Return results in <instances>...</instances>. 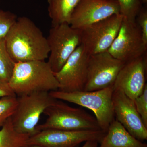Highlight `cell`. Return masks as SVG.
I'll return each instance as SVG.
<instances>
[{
    "label": "cell",
    "instance_id": "obj_22",
    "mask_svg": "<svg viewBox=\"0 0 147 147\" xmlns=\"http://www.w3.org/2000/svg\"><path fill=\"white\" fill-rule=\"evenodd\" d=\"M137 112L145 126L147 127V85L146 84L144 90L139 96L134 100Z\"/></svg>",
    "mask_w": 147,
    "mask_h": 147
},
{
    "label": "cell",
    "instance_id": "obj_18",
    "mask_svg": "<svg viewBox=\"0 0 147 147\" xmlns=\"http://www.w3.org/2000/svg\"><path fill=\"white\" fill-rule=\"evenodd\" d=\"M15 64L7 51L5 38H0V79L8 83Z\"/></svg>",
    "mask_w": 147,
    "mask_h": 147
},
{
    "label": "cell",
    "instance_id": "obj_16",
    "mask_svg": "<svg viewBox=\"0 0 147 147\" xmlns=\"http://www.w3.org/2000/svg\"><path fill=\"white\" fill-rule=\"evenodd\" d=\"M81 0H47L48 15L52 26L69 24L74 10Z\"/></svg>",
    "mask_w": 147,
    "mask_h": 147
},
{
    "label": "cell",
    "instance_id": "obj_2",
    "mask_svg": "<svg viewBox=\"0 0 147 147\" xmlns=\"http://www.w3.org/2000/svg\"><path fill=\"white\" fill-rule=\"evenodd\" d=\"M8 84L17 96L59 88L55 73L45 61L16 63Z\"/></svg>",
    "mask_w": 147,
    "mask_h": 147
},
{
    "label": "cell",
    "instance_id": "obj_13",
    "mask_svg": "<svg viewBox=\"0 0 147 147\" xmlns=\"http://www.w3.org/2000/svg\"><path fill=\"white\" fill-rule=\"evenodd\" d=\"M113 110L117 120L130 134L142 141L147 139V127L137 112L134 100L120 90H114Z\"/></svg>",
    "mask_w": 147,
    "mask_h": 147
},
{
    "label": "cell",
    "instance_id": "obj_4",
    "mask_svg": "<svg viewBox=\"0 0 147 147\" xmlns=\"http://www.w3.org/2000/svg\"><path fill=\"white\" fill-rule=\"evenodd\" d=\"M47 119L36 127L38 131L47 129L65 131L101 130L96 119L84 110L56 99L44 111Z\"/></svg>",
    "mask_w": 147,
    "mask_h": 147
},
{
    "label": "cell",
    "instance_id": "obj_3",
    "mask_svg": "<svg viewBox=\"0 0 147 147\" xmlns=\"http://www.w3.org/2000/svg\"><path fill=\"white\" fill-rule=\"evenodd\" d=\"M113 86L94 91L50 92L55 99L74 103L92 111L101 130L106 132L113 119Z\"/></svg>",
    "mask_w": 147,
    "mask_h": 147
},
{
    "label": "cell",
    "instance_id": "obj_19",
    "mask_svg": "<svg viewBox=\"0 0 147 147\" xmlns=\"http://www.w3.org/2000/svg\"><path fill=\"white\" fill-rule=\"evenodd\" d=\"M120 7V13L123 18L135 21L141 10V0H117Z\"/></svg>",
    "mask_w": 147,
    "mask_h": 147
},
{
    "label": "cell",
    "instance_id": "obj_23",
    "mask_svg": "<svg viewBox=\"0 0 147 147\" xmlns=\"http://www.w3.org/2000/svg\"><path fill=\"white\" fill-rule=\"evenodd\" d=\"M136 19L142 32L143 40L147 45V11L146 9L141 8Z\"/></svg>",
    "mask_w": 147,
    "mask_h": 147
},
{
    "label": "cell",
    "instance_id": "obj_14",
    "mask_svg": "<svg viewBox=\"0 0 147 147\" xmlns=\"http://www.w3.org/2000/svg\"><path fill=\"white\" fill-rule=\"evenodd\" d=\"M146 59L142 57L125 64L113 87L134 100L142 93L146 84Z\"/></svg>",
    "mask_w": 147,
    "mask_h": 147
},
{
    "label": "cell",
    "instance_id": "obj_8",
    "mask_svg": "<svg viewBox=\"0 0 147 147\" xmlns=\"http://www.w3.org/2000/svg\"><path fill=\"white\" fill-rule=\"evenodd\" d=\"M147 47L136 20L123 18L118 33L107 51L125 63L143 57Z\"/></svg>",
    "mask_w": 147,
    "mask_h": 147
},
{
    "label": "cell",
    "instance_id": "obj_24",
    "mask_svg": "<svg viewBox=\"0 0 147 147\" xmlns=\"http://www.w3.org/2000/svg\"><path fill=\"white\" fill-rule=\"evenodd\" d=\"M12 96L16 95L11 88L8 82L0 79V98Z\"/></svg>",
    "mask_w": 147,
    "mask_h": 147
},
{
    "label": "cell",
    "instance_id": "obj_27",
    "mask_svg": "<svg viewBox=\"0 0 147 147\" xmlns=\"http://www.w3.org/2000/svg\"><path fill=\"white\" fill-rule=\"evenodd\" d=\"M142 4H146L147 3V0H141Z\"/></svg>",
    "mask_w": 147,
    "mask_h": 147
},
{
    "label": "cell",
    "instance_id": "obj_12",
    "mask_svg": "<svg viewBox=\"0 0 147 147\" xmlns=\"http://www.w3.org/2000/svg\"><path fill=\"white\" fill-rule=\"evenodd\" d=\"M118 14L120 13L117 0H81L74 10L69 25L82 30Z\"/></svg>",
    "mask_w": 147,
    "mask_h": 147
},
{
    "label": "cell",
    "instance_id": "obj_7",
    "mask_svg": "<svg viewBox=\"0 0 147 147\" xmlns=\"http://www.w3.org/2000/svg\"><path fill=\"white\" fill-rule=\"evenodd\" d=\"M123 17L115 14L81 30L82 43L89 56L108 51L118 33Z\"/></svg>",
    "mask_w": 147,
    "mask_h": 147
},
{
    "label": "cell",
    "instance_id": "obj_21",
    "mask_svg": "<svg viewBox=\"0 0 147 147\" xmlns=\"http://www.w3.org/2000/svg\"><path fill=\"white\" fill-rule=\"evenodd\" d=\"M17 18L12 12L0 9V38H5Z\"/></svg>",
    "mask_w": 147,
    "mask_h": 147
},
{
    "label": "cell",
    "instance_id": "obj_9",
    "mask_svg": "<svg viewBox=\"0 0 147 147\" xmlns=\"http://www.w3.org/2000/svg\"><path fill=\"white\" fill-rule=\"evenodd\" d=\"M125 63L108 51L89 56L85 91H94L113 86Z\"/></svg>",
    "mask_w": 147,
    "mask_h": 147
},
{
    "label": "cell",
    "instance_id": "obj_15",
    "mask_svg": "<svg viewBox=\"0 0 147 147\" xmlns=\"http://www.w3.org/2000/svg\"><path fill=\"white\" fill-rule=\"evenodd\" d=\"M98 147H147L132 136L117 120L114 119Z\"/></svg>",
    "mask_w": 147,
    "mask_h": 147
},
{
    "label": "cell",
    "instance_id": "obj_11",
    "mask_svg": "<svg viewBox=\"0 0 147 147\" xmlns=\"http://www.w3.org/2000/svg\"><path fill=\"white\" fill-rule=\"evenodd\" d=\"M89 57V55L81 44L60 70L54 73L59 84V90L64 92L84 90Z\"/></svg>",
    "mask_w": 147,
    "mask_h": 147
},
{
    "label": "cell",
    "instance_id": "obj_1",
    "mask_svg": "<svg viewBox=\"0 0 147 147\" xmlns=\"http://www.w3.org/2000/svg\"><path fill=\"white\" fill-rule=\"evenodd\" d=\"M9 54L16 63L45 61L50 53L47 38L30 18L18 17L5 38Z\"/></svg>",
    "mask_w": 147,
    "mask_h": 147
},
{
    "label": "cell",
    "instance_id": "obj_20",
    "mask_svg": "<svg viewBox=\"0 0 147 147\" xmlns=\"http://www.w3.org/2000/svg\"><path fill=\"white\" fill-rule=\"evenodd\" d=\"M17 104L16 96H6L0 98V129L13 115Z\"/></svg>",
    "mask_w": 147,
    "mask_h": 147
},
{
    "label": "cell",
    "instance_id": "obj_26",
    "mask_svg": "<svg viewBox=\"0 0 147 147\" xmlns=\"http://www.w3.org/2000/svg\"><path fill=\"white\" fill-rule=\"evenodd\" d=\"M24 147H40L38 146H36V145H32V146H27Z\"/></svg>",
    "mask_w": 147,
    "mask_h": 147
},
{
    "label": "cell",
    "instance_id": "obj_17",
    "mask_svg": "<svg viewBox=\"0 0 147 147\" xmlns=\"http://www.w3.org/2000/svg\"><path fill=\"white\" fill-rule=\"evenodd\" d=\"M28 134L17 132L13 127L11 117L0 129V147L27 146Z\"/></svg>",
    "mask_w": 147,
    "mask_h": 147
},
{
    "label": "cell",
    "instance_id": "obj_5",
    "mask_svg": "<svg viewBox=\"0 0 147 147\" xmlns=\"http://www.w3.org/2000/svg\"><path fill=\"white\" fill-rule=\"evenodd\" d=\"M55 100L50 92H47L17 96L16 109L11 117L15 130L30 137L36 134L38 131L36 128L41 115Z\"/></svg>",
    "mask_w": 147,
    "mask_h": 147
},
{
    "label": "cell",
    "instance_id": "obj_10",
    "mask_svg": "<svg viewBox=\"0 0 147 147\" xmlns=\"http://www.w3.org/2000/svg\"><path fill=\"white\" fill-rule=\"evenodd\" d=\"M106 132L102 130L71 131L56 129H44L29 137L27 146L75 147L83 142L89 140H95L99 143Z\"/></svg>",
    "mask_w": 147,
    "mask_h": 147
},
{
    "label": "cell",
    "instance_id": "obj_6",
    "mask_svg": "<svg viewBox=\"0 0 147 147\" xmlns=\"http://www.w3.org/2000/svg\"><path fill=\"white\" fill-rule=\"evenodd\" d=\"M47 39L50 49L47 62L56 73L82 43L81 30L74 28L66 23L54 25Z\"/></svg>",
    "mask_w": 147,
    "mask_h": 147
},
{
    "label": "cell",
    "instance_id": "obj_25",
    "mask_svg": "<svg viewBox=\"0 0 147 147\" xmlns=\"http://www.w3.org/2000/svg\"><path fill=\"white\" fill-rule=\"evenodd\" d=\"M98 141L95 140H89L85 142V144L82 147H98Z\"/></svg>",
    "mask_w": 147,
    "mask_h": 147
}]
</instances>
